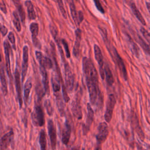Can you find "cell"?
Listing matches in <instances>:
<instances>
[{
	"mask_svg": "<svg viewBox=\"0 0 150 150\" xmlns=\"http://www.w3.org/2000/svg\"><path fill=\"white\" fill-rule=\"evenodd\" d=\"M83 73L86 79L89 93L90 101L91 105H95L97 102L103 104V95L98 87V77L97 71L92 60L84 57L82 61Z\"/></svg>",
	"mask_w": 150,
	"mask_h": 150,
	"instance_id": "cell-1",
	"label": "cell"
},
{
	"mask_svg": "<svg viewBox=\"0 0 150 150\" xmlns=\"http://www.w3.org/2000/svg\"><path fill=\"white\" fill-rule=\"evenodd\" d=\"M106 46L112 58L114 60V62L117 64L122 77L125 80H127L128 79L127 71L122 59L118 53L117 49L112 45H111V43H109L108 44L106 45Z\"/></svg>",
	"mask_w": 150,
	"mask_h": 150,
	"instance_id": "cell-2",
	"label": "cell"
},
{
	"mask_svg": "<svg viewBox=\"0 0 150 150\" xmlns=\"http://www.w3.org/2000/svg\"><path fill=\"white\" fill-rule=\"evenodd\" d=\"M33 124L36 127H42L45 124V117L40 102L36 101L34 109L31 114Z\"/></svg>",
	"mask_w": 150,
	"mask_h": 150,
	"instance_id": "cell-3",
	"label": "cell"
},
{
	"mask_svg": "<svg viewBox=\"0 0 150 150\" xmlns=\"http://www.w3.org/2000/svg\"><path fill=\"white\" fill-rule=\"evenodd\" d=\"M82 96L81 90L79 88L76 95L75 98L72 101L71 104V111L74 117H76L78 120H80L82 118V110L81 107V97Z\"/></svg>",
	"mask_w": 150,
	"mask_h": 150,
	"instance_id": "cell-4",
	"label": "cell"
},
{
	"mask_svg": "<svg viewBox=\"0 0 150 150\" xmlns=\"http://www.w3.org/2000/svg\"><path fill=\"white\" fill-rule=\"evenodd\" d=\"M19 64L18 63V58L16 59V66L14 73V78H15V85L16 87V91L17 93L18 100L19 102V108H21L23 104L22 101V89H21V79H20V67Z\"/></svg>",
	"mask_w": 150,
	"mask_h": 150,
	"instance_id": "cell-5",
	"label": "cell"
},
{
	"mask_svg": "<svg viewBox=\"0 0 150 150\" xmlns=\"http://www.w3.org/2000/svg\"><path fill=\"white\" fill-rule=\"evenodd\" d=\"M64 78L66 88L67 91L71 92L73 90L74 86V77L72 73L71 69L68 63L66 62H64Z\"/></svg>",
	"mask_w": 150,
	"mask_h": 150,
	"instance_id": "cell-6",
	"label": "cell"
},
{
	"mask_svg": "<svg viewBox=\"0 0 150 150\" xmlns=\"http://www.w3.org/2000/svg\"><path fill=\"white\" fill-rule=\"evenodd\" d=\"M4 52H5V69L7 73L8 76L9 78L10 84L12 85V75L11 72V62H10V52H11V47L9 43L8 42L7 40H5L4 42Z\"/></svg>",
	"mask_w": 150,
	"mask_h": 150,
	"instance_id": "cell-7",
	"label": "cell"
},
{
	"mask_svg": "<svg viewBox=\"0 0 150 150\" xmlns=\"http://www.w3.org/2000/svg\"><path fill=\"white\" fill-rule=\"evenodd\" d=\"M116 99L113 94H111L108 96L107 104H106V110L104 114V118L107 122H110L111 120L114 108L115 105Z\"/></svg>",
	"mask_w": 150,
	"mask_h": 150,
	"instance_id": "cell-8",
	"label": "cell"
},
{
	"mask_svg": "<svg viewBox=\"0 0 150 150\" xmlns=\"http://www.w3.org/2000/svg\"><path fill=\"white\" fill-rule=\"evenodd\" d=\"M109 133L108 126L105 122L100 123L98 127V132L96 136L97 144L101 145L107 139Z\"/></svg>",
	"mask_w": 150,
	"mask_h": 150,
	"instance_id": "cell-9",
	"label": "cell"
},
{
	"mask_svg": "<svg viewBox=\"0 0 150 150\" xmlns=\"http://www.w3.org/2000/svg\"><path fill=\"white\" fill-rule=\"evenodd\" d=\"M94 56L99 66L100 74L102 79H104V63L103 60V56L100 47L97 45H94Z\"/></svg>",
	"mask_w": 150,
	"mask_h": 150,
	"instance_id": "cell-10",
	"label": "cell"
},
{
	"mask_svg": "<svg viewBox=\"0 0 150 150\" xmlns=\"http://www.w3.org/2000/svg\"><path fill=\"white\" fill-rule=\"evenodd\" d=\"M35 56L40 64V67H43L46 70H49L53 67V64L52 60L49 57L45 56L42 52L36 50L35 52Z\"/></svg>",
	"mask_w": 150,
	"mask_h": 150,
	"instance_id": "cell-11",
	"label": "cell"
},
{
	"mask_svg": "<svg viewBox=\"0 0 150 150\" xmlns=\"http://www.w3.org/2000/svg\"><path fill=\"white\" fill-rule=\"evenodd\" d=\"M47 130L48 134L50 141V144L52 150H55L56 146V141H57V136H56V131L53 123V121L52 120H49L47 122Z\"/></svg>",
	"mask_w": 150,
	"mask_h": 150,
	"instance_id": "cell-12",
	"label": "cell"
},
{
	"mask_svg": "<svg viewBox=\"0 0 150 150\" xmlns=\"http://www.w3.org/2000/svg\"><path fill=\"white\" fill-rule=\"evenodd\" d=\"M30 32L32 35V43L35 47H37L39 49H41V43L37 38L39 32V25L36 22H32L29 26Z\"/></svg>",
	"mask_w": 150,
	"mask_h": 150,
	"instance_id": "cell-13",
	"label": "cell"
},
{
	"mask_svg": "<svg viewBox=\"0 0 150 150\" xmlns=\"http://www.w3.org/2000/svg\"><path fill=\"white\" fill-rule=\"evenodd\" d=\"M87 115L86 119V124L83 125V134L86 135L90 130V127L94 120V111L91 108L90 103H88L87 105Z\"/></svg>",
	"mask_w": 150,
	"mask_h": 150,
	"instance_id": "cell-14",
	"label": "cell"
},
{
	"mask_svg": "<svg viewBox=\"0 0 150 150\" xmlns=\"http://www.w3.org/2000/svg\"><path fill=\"white\" fill-rule=\"evenodd\" d=\"M29 60V48L28 46L25 45L23 47V61L22 64V82L23 83L28 70Z\"/></svg>",
	"mask_w": 150,
	"mask_h": 150,
	"instance_id": "cell-15",
	"label": "cell"
},
{
	"mask_svg": "<svg viewBox=\"0 0 150 150\" xmlns=\"http://www.w3.org/2000/svg\"><path fill=\"white\" fill-rule=\"evenodd\" d=\"M13 132L10 131L4 135L0 139V150H7L13 139Z\"/></svg>",
	"mask_w": 150,
	"mask_h": 150,
	"instance_id": "cell-16",
	"label": "cell"
},
{
	"mask_svg": "<svg viewBox=\"0 0 150 150\" xmlns=\"http://www.w3.org/2000/svg\"><path fill=\"white\" fill-rule=\"evenodd\" d=\"M76 40L73 49V54L76 57H78L80 51V43L81 40V30L79 28H77L75 31Z\"/></svg>",
	"mask_w": 150,
	"mask_h": 150,
	"instance_id": "cell-17",
	"label": "cell"
},
{
	"mask_svg": "<svg viewBox=\"0 0 150 150\" xmlns=\"http://www.w3.org/2000/svg\"><path fill=\"white\" fill-rule=\"evenodd\" d=\"M71 127L70 124H69L68 121H66L64 128L63 129L62 131V143L64 145H67L69 143L70 137L71 135Z\"/></svg>",
	"mask_w": 150,
	"mask_h": 150,
	"instance_id": "cell-18",
	"label": "cell"
},
{
	"mask_svg": "<svg viewBox=\"0 0 150 150\" xmlns=\"http://www.w3.org/2000/svg\"><path fill=\"white\" fill-rule=\"evenodd\" d=\"M0 81L1 84V88L2 93L4 96L8 94V83L6 77L5 73V70L3 66L0 63Z\"/></svg>",
	"mask_w": 150,
	"mask_h": 150,
	"instance_id": "cell-19",
	"label": "cell"
},
{
	"mask_svg": "<svg viewBox=\"0 0 150 150\" xmlns=\"http://www.w3.org/2000/svg\"><path fill=\"white\" fill-rule=\"evenodd\" d=\"M40 73L42 76V83L43 86V88L45 93H47L48 95L49 94V79L46 70L43 67H39Z\"/></svg>",
	"mask_w": 150,
	"mask_h": 150,
	"instance_id": "cell-20",
	"label": "cell"
},
{
	"mask_svg": "<svg viewBox=\"0 0 150 150\" xmlns=\"http://www.w3.org/2000/svg\"><path fill=\"white\" fill-rule=\"evenodd\" d=\"M128 3V5L130 6L133 13L134 14V15L135 16V17L137 18V19L143 25H146V22L145 21L144 18V17L142 16V15H141V12H139V11L138 10V9L137 8L135 4L132 2V1H129V2H127Z\"/></svg>",
	"mask_w": 150,
	"mask_h": 150,
	"instance_id": "cell-21",
	"label": "cell"
},
{
	"mask_svg": "<svg viewBox=\"0 0 150 150\" xmlns=\"http://www.w3.org/2000/svg\"><path fill=\"white\" fill-rule=\"evenodd\" d=\"M131 121H132V124L133 125L134 128L135 130L136 131V132H137V134L138 135L139 137L140 138V139L141 140H144V134L141 129V128L140 127V126L139 125V121H138L137 116L135 114H133V115L132 116Z\"/></svg>",
	"mask_w": 150,
	"mask_h": 150,
	"instance_id": "cell-22",
	"label": "cell"
},
{
	"mask_svg": "<svg viewBox=\"0 0 150 150\" xmlns=\"http://www.w3.org/2000/svg\"><path fill=\"white\" fill-rule=\"evenodd\" d=\"M25 5L28 12V17L29 20H35L36 18V12L34 9V6L30 1L25 2Z\"/></svg>",
	"mask_w": 150,
	"mask_h": 150,
	"instance_id": "cell-23",
	"label": "cell"
},
{
	"mask_svg": "<svg viewBox=\"0 0 150 150\" xmlns=\"http://www.w3.org/2000/svg\"><path fill=\"white\" fill-rule=\"evenodd\" d=\"M134 37L136 41L138 43V44L140 45V46L143 49V50L150 56V47L144 41V40L141 38V36L135 33V32H133Z\"/></svg>",
	"mask_w": 150,
	"mask_h": 150,
	"instance_id": "cell-24",
	"label": "cell"
},
{
	"mask_svg": "<svg viewBox=\"0 0 150 150\" xmlns=\"http://www.w3.org/2000/svg\"><path fill=\"white\" fill-rule=\"evenodd\" d=\"M32 87V80L31 78H29L25 82L24 84V94H23V98H24V102L26 104L29 97V94L31 91Z\"/></svg>",
	"mask_w": 150,
	"mask_h": 150,
	"instance_id": "cell-25",
	"label": "cell"
},
{
	"mask_svg": "<svg viewBox=\"0 0 150 150\" xmlns=\"http://www.w3.org/2000/svg\"><path fill=\"white\" fill-rule=\"evenodd\" d=\"M13 3L14 4V5H15L18 12L19 13V15L21 18V22L22 23H25V18H26V15H25V12L24 11V9L23 8V6L21 2L20 1L18 0H13L12 1Z\"/></svg>",
	"mask_w": 150,
	"mask_h": 150,
	"instance_id": "cell-26",
	"label": "cell"
},
{
	"mask_svg": "<svg viewBox=\"0 0 150 150\" xmlns=\"http://www.w3.org/2000/svg\"><path fill=\"white\" fill-rule=\"evenodd\" d=\"M126 36H127L128 43L129 44V46L130 49L132 51V53L136 57H139V48H138L137 45L136 44L135 42H134V41L133 40L132 38L129 36V35L127 34Z\"/></svg>",
	"mask_w": 150,
	"mask_h": 150,
	"instance_id": "cell-27",
	"label": "cell"
},
{
	"mask_svg": "<svg viewBox=\"0 0 150 150\" xmlns=\"http://www.w3.org/2000/svg\"><path fill=\"white\" fill-rule=\"evenodd\" d=\"M104 74L105 76V80L108 86H111L114 83V79L111 70L108 64L104 66Z\"/></svg>",
	"mask_w": 150,
	"mask_h": 150,
	"instance_id": "cell-28",
	"label": "cell"
},
{
	"mask_svg": "<svg viewBox=\"0 0 150 150\" xmlns=\"http://www.w3.org/2000/svg\"><path fill=\"white\" fill-rule=\"evenodd\" d=\"M56 97V104L59 110V111L60 114L61 116H63L64 115V104L63 103V98L60 93H57L54 94Z\"/></svg>",
	"mask_w": 150,
	"mask_h": 150,
	"instance_id": "cell-29",
	"label": "cell"
},
{
	"mask_svg": "<svg viewBox=\"0 0 150 150\" xmlns=\"http://www.w3.org/2000/svg\"><path fill=\"white\" fill-rule=\"evenodd\" d=\"M69 7H70V11L71 13V17L73 18V21L74 23L77 25L78 24V12L76 10L75 4L73 1H69Z\"/></svg>",
	"mask_w": 150,
	"mask_h": 150,
	"instance_id": "cell-30",
	"label": "cell"
},
{
	"mask_svg": "<svg viewBox=\"0 0 150 150\" xmlns=\"http://www.w3.org/2000/svg\"><path fill=\"white\" fill-rule=\"evenodd\" d=\"M12 16H13L12 22H13V25L15 26L16 30L18 32H19L21 30V25L18 13L16 11H14L12 12Z\"/></svg>",
	"mask_w": 150,
	"mask_h": 150,
	"instance_id": "cell-31",
	"label": "cell"
},
{
	"mask_svg": "<svg viewBox=\"0 0 150 150\" xmlns=\"http://www.w3.org/2000/svg\"><path fill=\"white\" fill-rule=\"evenodd\" d=\"M39 142L40 150H46V137L45 131L43 129L41 130L40 132Z\"/></svg>",
	"mask_w": 150,
	"mask_h": 150,
	"instance_id": "cell-32",
	"label": "cell"
},
{
	"mask_svg": "<svg viewBox=\"0 0 150 150\" xmlns=\"http://www.w3.org/2000/svg\"><path fill=\"white\" fill-rule=\"evenodd\" d=\"M52 88L54 92V94L59 93V91L60 90V81L56 76L53 77L52 79Z\"/></svg>",
	"mask_w": 150,
	"mask_h": 150,
	"instance_id": "cell-33",
	"label": "cell"
},
{
	"mask_svg": "<svg viewBox=\"0 0 150 150\" xmlns=\"http://www.w3.org/2000/svg\"><path fill=\"white\" fill-rule=\"evenodd\" d=\"M44 106H45V107L46 108V110L47 111V114L49 116H52L53 115V114L54 110H53V108L52 107V105L50 100H49V99L45 100V102H44Z\"/></svg>",
	"mask_w": 150,
	"mask_h": 150,
	"instance_id": "cell-34",
	"label": "cell"
},
{
	"mask_svg": "<svg viewBox=\"0 0 150 150\" xmlns=\"http://www.w3.org/2000/svg\"><path fill=\"white\" fill-rule=\"evenodd\" d=\"M57 3L58 4L59 8L60 9V11L61 12V13H62V16L65 19H66L67 18V15H66V10H65V8H64L63 1H57Z\"/></svg>",
	"mask_w": 150,
	"mask_h": 150,
	"instance_id": "cell-35",
	"label": "cell"
},
{
	"mask_svg": "<svg viewBox=\"0 0 150 150\" xmlns=\"http://www.w3.org/2000/svg\"><path fill=\"white\" fill-rule=\"evenodd\" d=\"M140 31L142 33L143 36L145 38V39L146 40V41L150 45V32L143 27L141 28Z\"/></svg>",
	"mask_w": 150,
	"mask_h": 150,
	"instance_id": "cell-36",
	"label": "cell"
},
{
	"mask_svg": "<svg viewBox=\"0 0 150 150\" xmlns=\"http://www.w3.org/2000/svg\"><path fill=\"white\" fill-rule=\"evenodd\" d=\"M62 43L64 47V50H65V53H66V56L67 58H70V52L69 50V46H68V43L67 42V41L64 39H62L61 40Z\"/></svg>",
	"mask_w": 150,
	"mask_h": 150,
	"instance_id": "cell-37",
	"label": "cell"
},
{
	"mask_svg": "<svg viewBox=\"0 0 150 150\" xmlns=\"http://www.w3.org/2000/svg\"><path fill=\"white\" fill-rule=\"evenodd\" d=\"M8 38L9 39V40L10 41V42L11 43L12 45V48L14 50H16V43H15V35L13 34V33L12 32H10L8 34Z\"/></svg>",
	"mask_w": 150,
	"mask_h": 150,
	"instance_id": "cell-38",
	"label": "cell"
},
{
	"mask_svg": "<svg viewBox=\"0 0 150 150\" xmlns=\"http://www.w3.org/2000/svg\"><path fill=\"white\" fill-rule=\"evenodd\" d=\"M94 2L96 7L98 9V11H99L100 12H101L103 13H104L105 11H104V9L101 2L99 1H96V0L94 1Z\"/></svg>",
	"mask_w": 150,
	"mask_h": 150,
	"instance_id": "cell-39",
	"label": "cell"
},
{
	"mask_svg": "<svg viewBox=\"0 0 150 150\" xmlns=\"http://www.w3.org/2000/svg\"><path fill=\"white\" fill-rule=\"evenodd\" d=\"M0 9L5 14L7 13V9L4 1L0 0Z\"/></svg>",
	"mask_w": 150,
	"mask_h": 150,
	"instance_id": "cell-40",
	"label": "cell"
},
{
	"mask_svg": "<svg viewBox=\"0 0 150 150\" xmlns=\"http://www.w3.org/2000/svg\"><path fill=\"white\" fill-rule=\"evenodd\" d=\"M8 33V29L7 28L4 26V25H2L1 23H0V35L1 33L2 34V36L3 37H4Z\"/></svg>",
	"mask_w": 150,
	"mask_h": 150,
	"instance_id": "cell-41",
	"label": "cell"
},
{
	"mask_svg": "<svg viewBox=\"0 0 150 150\" xmlns=\"http://www.w3.org/2000/svg\"><path fill=\"white\" fill-rule=\"evenodd\" d=\"M83 13L81 11H78V25H79L83 21Z\"/></svg>",
	"mask_w": 150,
	"mask_h": 150,
	"instance_id": "cell-42",
	"label": "cell"
},
{
	"mask_svg": "<svg viewBox=\"0 0 150 150\" xmlns=\"http://www.w3.org/2000/svg\"><path fill=\"white\" fill-rule=\"evenodd\" d=\"M146 6L148 11V12L149 13V15H150V2H146Z\"/></svg>",
	"mask_w": 150,
	"mask_h": 150,
	"instance_id": "cell-43",
	"label": "cell"
},
{
	"mask_svg": "<svg viewBox=\"0 0 150 150\" xmlns=\"http://www.w3.org/2000/svg\"><path fill=\"white\" fill-rule=\"evenodd\" d=\"M94 150H101V145H99V144H97L96 148H95V149Z\"/></svg>",
	"mask_w": 150,
	"mask_h": 150,
	"instance_id": "cell-44",
	"label": "cell"
},
{
	"mask_svg": "<svg viewBox=\"0 0 150 150\" xmlns=\"http://www.w3.org/2000/svg\"><path fill=\"white\" fill-rule=\"evenodd\" d=\"M2 62V56L1 54V52H0V63Z\"/></svg>",
	"mask_w": 150,
	"mask_h": 150,
	"instance_id": "cell-45",
	"label": "cell"
},
{
	"mask_svg": "<svg viewBox=\"0 0 150 150\" xmlns=\"http://www.w3.org/2000/svg\"><path fill=\"white\" fill-rule=\"evenodd\" d=\"M71 150H77V149H76V148H72Z\"/></svg>",
	"mask_w": 150,
	"mask_h": 150,
	"instance_id": "cell-46",
	"label": "cell"
}]
</instances>
